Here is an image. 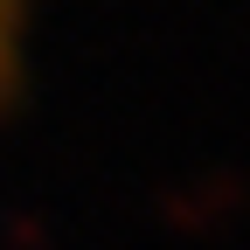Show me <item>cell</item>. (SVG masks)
<instances>
[{
	"label": "cell",
	"instance_id": "cell-1",
	"mask_svg": "<svg viewBox=\"0 0 250 250\" xmlns=\"http://www.w3.org/2000/svg\"><path fill=\"white\" fill-rule=\"evenodd\" d=\"M14 56H21V0H0V90L14 83Z\"/></svg>",
	"mask_w": 250,
	"mask_h": 250
}]
</instances>
